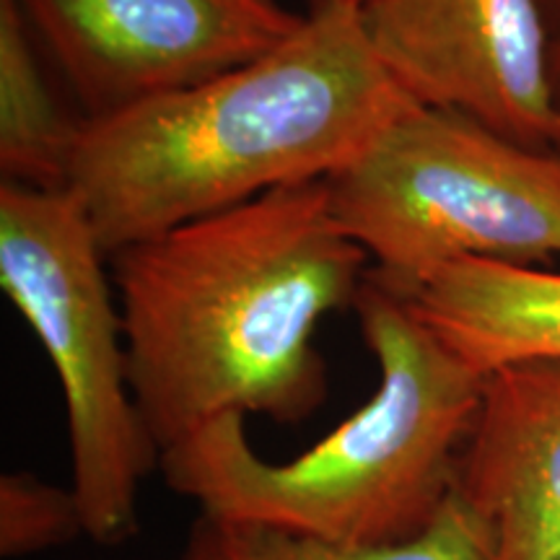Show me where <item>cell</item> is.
Listing matches in <instances>:
<instances>
[{
	"label": "cell",
	"mask_w": 560,
	"mask_h": 560,
	"mask_svg": "<svg viewBox=\"0 0 560 560\" xmlns=\"http://www.w3.org/2000/svg\"><path fill=\"white\" fill-rule=\"evenodd\" d=\"M109 270L132 395L164 454L223 416L312 418L327 400L314 332L353 310L371 260L325 179L130 244Z\"/></svg>",
	"instance_id": "obj_1"
},
{
	"label": "cell",
	"mask_w": 560,
	"mask_h": 560,
	"mask_svg": "<svg viewBox=\"0 0 560 560\" xmlns=\"http://www.w3.org/2000/svg\"><path fill=\"white\" fill-rule=\"evenodd\" d=\"M359 5L314 0L262 58L83 120L66 187L107 257L285 187L332 179L410 107Z\"/></svg>",
	"instance_id": "obj_2"
},
{
	"label": "cell",
	"mask_w": 560,
	"mask_h": 560,
	"mask_svg": "<svg viewBox=\"0 0 560 560\" xmlns=\"http://www.w3.org/2000/svg\"><path fill=\"white\" fill-rule=\"evenodd\" d=\"M353 310L380 371L366 405L289 462L252 450L247 418L210 420L161 454L166 486L198 514L355 548L423 537L454 495L486 376L380 280L366 278Z\"/></svg>",
	"instance_id": "obj_3"
},
{
	"label": "cell",
	"mask_w": 560,
	"mask_h": 560,
	"mask_svg": "<svg viewBox=\"0 0 560 560\" xmlns=\"http://www.w3.org/2000/svg\"><path fill=\"white\" fill-rule=\"evenodd\" d=\"M327 185L369 276L400 296L457 260L560 268V151L457 112L410 104Z\"/></svg>",
	"instance_id": "obj_4"
},
{
	"label": "cell",
	"mask_w": 560,
	"mask_h": 560,
	"mask_svg": "<svg viewBox=\"0 0 560 560\" xmlns=\"http://www.w3.org/2000/svg\"><path fill=\"white\" fill-rule=\"evenodd\" d=\"M0 289L60 382L70 490L86 537L107 548L128 542L138 535L140 486L161 452L130 387L109 257L68 190L0 182Z\"/></svg>",
	"instance_id": "obj_5"
},
{
	"label": "cell",
	"mask_w": 560,
	"mask_h": 560,
	"mask_svg": "<svg viewBox=\"0 0 560 560\" xmlns=\"http://www.w3.org/2000/svg\"><path fill=\"white\" fill-rule=\"evenodd\" d=\"M83 109L115 115L283 45L304 24L278 0H19Z\"/></svg>",
	"instance_id": "obj_6"
},
{
	"label": "cell",
	"mask_w": 560,
	"mask_h": 560,
	"mask_svg": "<svg viewBox=\"0 0 560 560\" xmlns=\"http://www.w3.org/2000/svg\"><path fill=\"white\" fill-rule=\"evenodd\" d=\"M359 13L376 60L412 104L558 149L556 32L542 0H366Z\"/></svg>",
	"instance_id": "obj_7"
},
{
	"label": "cell",
	"mask_w": 560,
	"mask_h": 560,
	"mask_svg": "<svg viewBox=\"0 0 560 560\" xmlns=\"http://www.w3.org/2000/svg\"><path fill=\"white\" fill-rule=\"evenodd\" d=\"M454 493L486 529L490 560H560V361L490 371Z\"/></svg>",
	"instance_id": "obj_8"
},
{
	"label": "cell",
	"mask_w": 560,
	"mask_h": 560,
	"mask_svg": "<svg viewBox=\"0 0 560 560\" xmlns=\"http://www.w3.org/2000/svg\"><path fill=\"white\" fill-rule=\"evenodd\" d=\"M402 299L482 376L514 363L560 361V268L457 260Z\"/></svg>",
	"instance_id": "obj_9"
},
{
	"label": "cell",
	"mask_w": 560,
	"mask_h": 560,
	"mask_svg": "<svg viewBox=\"0 0 560 560\" xmlns=\"http://www.w3.org/2000/svg\"><path fill=\"white\" fill-rule=\"evenodd\" d=\"M81 125L55 96L19 0H0V177L62 190Z\"/></svg>",
	"instance_id": "obj_10"
},
{
	"label": "cell",
	"mask_w": 560,
	"mask_h": 560,
	"mask_svg": "<svg viewBox=\"0 0 560 560\" xmlns=\"http://www.w3.org/2000/svg\"><path fill=\"white\" fill-rule=\"evenodd\" d=\"M174 560H490L488 535L457 493L423 537L384 548H355L265 527L198 514Z\"/></svg>",
	"instance_id": "obj_11"
},
{
	"label": "cell",
	"mask_w": 560,
	"mask_h": 560,
	"mask_svg": "<svg viewBox=\"0 0 560 560\" xmlns=\"http://www.w3.org/2000/svg\"><path fill=\"white\" fill-rule=\"evenodd\" d=\"M86 537L73 490L52 486L32 472L0 478V556H37Z\"/></svg>",
	"instance_id": "obj_12"
},
{
	"label": "cell",
	"mask_w": 560,
	"mask_h": 560,
	"mask_svg": "<svg viewBox=\"0 0 560 560\" xmlns=\"http://www.w3.org/2000/svg\"><path fill=\"white\" fill-rule=\"evenodd\" d=\"M552 86H556V107H558V122H560V30L552 39ZM558 151H560V130H558Z\"/></svg>",
	"instance_id": "obj_13"
},
{
	"label": "cell",
	"mask_w": 560,
	"mask_h": 560,
	"mask_svg": "<svg viewBox=\"0 0 560 560\" xmlns=\"http://www.w3.org/2000/svg\"><path fill=\"white\" fill-rule=\"evenodd\" d=\"M545 11H548V19L552 24V32L560 30V0H542Z\"/></svg>",
	"instance_id": "obj_14"
},
{
	"label": "cell",
	"mask_w": 560,
	"mask_h": 560,
	"mask_svg": "<svg viewBox=\"0 0 560 560\" xmlns=\"http://www.w3.org/2000/svg\"><path fill=\"white\" fill-rule=\"evenodd\" d=\"M342 3H353V5H363L366 0H342Z\"/></svg>",
	"instance_id": "obj_15"
}]
</instances>
